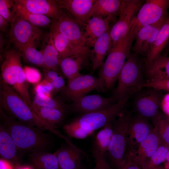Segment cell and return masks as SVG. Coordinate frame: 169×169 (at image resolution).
<instances>
[{"mask_svg": "<svg viewBox=\"0 0 169 169\" xmlns=\"http://www.w3.org/2000/svg\"><path fill=\"white\" fill-rule=\"evenodd\" d=\"M3 125L10 134L18 150L32 153L46 151L51 144L48 135L43 130L29 126L7 115L0 108Z\"/></svg>", "mask_w": 169, "mask_h": 169, "instance_id": "6da1fadb", "label": "cell"}, {"mask_svg": "<svg viewBox=\"0 0 169 169\" xmlns=\"http://www.w3.org/2000/svg\"><path fill=\"white\" fill-rule=\"evenodd\" d=\"M0 107L11 117L33 127L48 130L57 136L60 131L42 120L11 86L0 82Z\"/></svg>", "mask_w": 169, "mask_h": 169, "instance_id": "7a4b0ae2", "label": "cell"}, {"mask_svg": "<svg viewBox=\"0 0 169 169\" xmlns=\"http://www.w3.org/2000/svg\"><path fill=\"white\" fill-rule=\"evenodd\" d=\"M133 23L128 33L119 40L109 50L107 58L100 67L98 77L103 91L112 89L117 80L119 74L130 56L135 39Z\"/></svg>", "mask_w": 169, "mask_h": 169, "instance_id": "3957f363", "label": "cell"}, {"mask_svg": "<svg viewBox=\"0 0 169 169\" xmlns=\"http://www.w3.org/2000/svg\"><path fill=\"white\" fill-rule=\"evenodd\" d=\"M138 55L134 53L130 54L119 74L112 95L116 102H126L146 82L142 73L143 64Z\"/></svg>", "mask_w": 169, "mask_h": 169, "instance_id": "277c9868", "label": "cell"}, {"mask_svg": "<svg viewBox=\"0 0 169 169\" xmlns=\"http://www.w3.org/2000/svg\"><path fill=\"white\" fill-rule=\"evenodd\" d=\"M132 113L124 110L113 123V133L107 152L111 164L116 169L121 166L127 152V133Z\"/></svg>", "mask_w": 169, "mask_h": 169, "instance_id": "5b68a950", "label": "cell"}, {"mask_svg": "<svg viewBox=\"0 0 169 169\" xmlns=\"http://www.w3.org/2000/svg\"><path fill=\"white\" fill-rule=\"evenodd\" d=\"M126 103L118 102L106 109L83 114L67 124L94 132L114 120L125 110Z\"/></svg>", "mask_w": 169, "mask_h": 169, "instance_id": "8992f818", "label": "cell"}, {"mask_svg": "<svg viewBox=\"0 0 169 169\" xmlns=\"http://www.w3.org/2000/svg\"><path fill=\"white\" fill-rule=\"evenodd\" d=\"M11 23L8 36L10 42L18 51L26 46L35 45L41 39L42 30L15 15Z\"/></svg>", "mask_w": 169, "mask_h": 169, "instance_id": "52a82bcc", "label": "cell"}, {"mask_svg": "<svg viewBox=\"0 0 169 169\" xmlns=\"http://www.w3.org/2000/svg\"><path fill=\"white\" fill-rule=\"evenodd\" d=\"M145 2L142 0H122L118 14L119 18L110 29L111 48L129 32Z\"/></svg>", "mask_w": 169, "mask_h": 169, "instance_id": "ba28073f", "label": "cell"}, {"mask_svg": "<svg viewBox=\"0 0 169 169\" xmlns=\"http://www.w3.org/2000/svg\"><path fill=\"white\" fill-rule=\"evenodd\" d=\"M160 90L151 87L143 88L133 97V110L136 115L155 122L160 117L159 110L162 100Z\"/></svg>", "mask_w": 169, "mask_h": 169, "instance_id": "9c48e42d", "label": "cell"}, {"mask_svg": "<svg viewBox=\"0 0 169 169\" xmlns=\"http://www.w3.org/2000/svg\"><path fill=\"white\" fill-rule=\"evenodd\" d=\"M169 0H146L140 9L134 23L135 36L142 27L154 23L168 15Z\"/></svg>", "mask_w": 169, "mask_h": 169, "instance_id": "30bf717a", "label": "cell"}, {"mask_svg": "<svg viewBox=\"0 0 169 169\" xmlns=\"http://www.w3.org/2000/svg\"><path fill=\"white\" fill-rule=\"evenodd\" d=\"M94 90L103 91L99 77L82 74L68 81L61 91L66 99L74 102Z\"/></svg>", "mask_w": 169, "mask_h": 169, "instance_id": "8fae6325", "label": "cell"}, {"mask_svg": "<svg viewBox=\"0 0 169 169\" xmlns=\"http://www.w3.org/2000/svg\"><path fill=\"white\" fill-rule=\"evenodd\" d=\"M50 27L65 36L75 46L83 48H87L85 45L80 27L66 10L62 9L58 17L53 20Z\"/></svg>", "mask_w": 169, "mask_h": 169, "instance_id": "7c38bea8", "label": "cell"}, {"mask_svg": "<svg viewBox=\"0 0 169 169\" xmlns=\"http://www.w3.org/2000/svg\"><path fill=\"white\" fill-rule=\"evenodd\" d=\"M168 17L167 15L157 22L140 29L136 34L135 43L132 48L134 53L147 56L160 29Z\"/></svg>", "mask_w": 169, "mask_h": 169, "instance_id": "4fadbf2b", "label": "cell"}, {"mask_svg": "<svg viewBox=\"0 0 169 169\" xmlns=\"http://www.w3.org/2000/svg\"><path fill=\"white\" fill-rule=\"evenodd\" d=\"M154 128L148 120L136 115L133 116L132 115L127 133V152L132 151L146 138Z\"/></svg>", "mask_w": 169, "mask_h": 169, "instance_id": "5bb4252c", "label": "cell"}, {"mask_svg": "<svg viewBox=\"0 0 169 169\" xmlns=\"http://www.w3.org/2000/svg\"><path fill=\"white\" fill-rule=\"evenodd\" d=\"M154 127L148 136L131 152H128L133 161L142 169L162 143Z\"/></svg>", "mask_w": 169, "mask_h": 169, "instance_id": "9a60e30c", "label": "cell"}, {"mask_svg": "<svg viewBox=\"0 0 169 169\" xmlns=\"http://www.w3.org/2000/svg\"><path fill=\"white\" fill-rule=\"evenodd\" d=\"M115 102L113 96L105 97L99 95H85L73 102L71 109L73 111L84 114L106 109Z\"/></svg>", "mask_w": 169, "mask_h": 169, "instance_id": "2e32d148", "label": "cell"}, {"mask_svg": "<svg viewBox=\"0 0 169 169\" xmlns=\"http://www.w3.org/2000/svg\"><path fill=\"white\" fill-rule=\"evenodd\" d=\"M96 0H57L60 7L68 11L81 28L91 17Z\"/></svg>", "mask_w": 169, "mask_h": 169, "instance_id": "e0dca14e", "label": "cell"}, {"mask_svg": "<svg viewBox=\"0 0 169 169\" xmlns=\"http://www.w3.org/2000/svg\"><path fill=\"white\" fill-rule=\"evenodd\" d=\"M16 3L28 11L46 16L52 19L56 18L62 9L57 0H15Z\"/></svg>", "mask_w": 169, "mask_h": 169, "instance_id": "ac0fdd59", "label": "cell"}, {"mask_svg": "<svg viewBox=\"0 0 169 169\" xmlns=\"http://www.w3.org/2000/svg\"><path fill=\"white\" fill-rule=\"evenodd\" d=\"M90 50L89 49L60 60L59 64L60 70L67 79L68 81L82 74L80 72V70L90 60Z\"/></svg>", "mask_w": 169, "mask_h": 169, "instance_id": "d6986e66", "label": "cell"}, {"mask_svg": "<svg viewBox=\"0 0 169 169\" xmlns=\"http://www.w3.org/2000/svg\"><path fill=\"white\" fill-rule=\"evenodd\" d=\"M111 21L109 19L93 17L86 22L81 28L85 46L92 48L97 39L110 27Z\"/></svg>", "mask_w": 169, "mask_h": 169, "instance_id": "ffe728a7", "label": "cell"}, {"mask_svg": "<svg viewBox=\"0 0 169 169\" xmlns=\"http://www.w3.org/2000/svg\"><path fill=\"white\" fill-rule=\"evenodd\" d=\"M111 27L95 43L90 50V59L92 64V72L100 68L104 62L105 58L111 49V41L110 35Z\"/></svg>", "mask_w": 169, "mask_h": 169, "instance_id": "44dd1931", "label": "cell"}, {"mask_svg": "<svg viewBox=\"0 0 169 169\" xmlns=\"http://www.w3.org/2000/svg\"><path fill=\"white\" fill-rule=\"evenodd\" d=\"M21 56L18 51L14 57L13 75L15 85L13 88L20 96L26 104L31 108L32 104L29 93L28 83L27 81L21 60Z\"/></svg>", "mask_w": 169, "mask_h": 169, "instance_id": "7402d4cb", "label": "cell"}, {"mask_svg": "<svg viewBox=\"0 0 169 169\" xmlns=\"http://www.w3.org/2000/svg\"><path fill=\"white\" fill-rule=\"evenodd\" d=\"M49 32L61 60L90 49L88 48H80L75 46L65 36L52 27H50Z\"/></svg>", "mask_w": 169, "mask_h": 169, "instance_id": "603a6c76", "label": "cell"}, {"mask_svg": "<svg viewBox=\"0 0 169 169\" xmlns=\"http://www.w3.org/2000/svg\"><path fill=\"white\" fill-rule=\"evenodd\" d=\"M54 154L57 157L61 169H76L82 165V150L75 149L69 145L60 147Z\"/></svg>", "mask_w": 169, "mask_h": 169, "instance_id": "cb8c5ba5", "label": "cell"}, {"mask_svg": "<svg viewBox=\"0 0 169 169\" xmlns=\"http://www.w3.org/2000/svg\"><path fill=\"white\" fill-rule=\"evenodd\" d=\"M169 41V17L166 19L160 29L156 39L146 57L145 61L146 66L151 64L161 55Z\"/></svg>", "mask_w": 169, "mask_h": 169, "instance_id": "d4e9b609", "label": "cell"}, {"mask_svg": "<svg viewBox=\"0 0 169 169\" xmlns=\"http://www.w3.org/2000/svg\"><path fill=\"white\" fill-rule=\"evenodd\" d=\"M122 0H96L91 17L109 19L112 21L118 14Z\"/></svg>", "mask_w": 169, "mask_h": 169, "instance_id": "484cf974", "label": "cell"}, {"mask_svg": "<svg viewBox=\"0 0 169 169\" xmlns=\"http://www.w3.org/2000/svg\"><path fill=\"white\" fill-rule=\"evenodd\" d=\"M18 149L10 134L5 126L0 125V155L3 159L15 163L18 161Z\"/></svg>", "mask_w": 169, "mask_h": 169, "instance_id": "4316f807", "label": "cell"}, {"mask_svg": "<svg viewBox=\"0 0 169 169\" xmlns=\"http://www.w3.org/2000/svg\"><path fill=\"white\" fill-rule=\"evenodd\" d=\"M146 67V73L147 81L169 79V57L161 55Z\"/></svg>", "mask_w": 169, "mask_h": 169, "instance_id": "83f0119b", "label": "cell"}, {"mask_svg": "<svg viewBox=\"0 0 169 169\" xmlns=\"http://www.w3.org/2000/svg\"><path fill=\"white\" fill-rule=\"evenodd\" d=\"M44 39L41 51L44 59V68L58 72L60 69L59 64L61 60L49 32L46 35Z\"/></svg>", "mask_w": 169, "mask_h": 169, "instance_id": "f1b7e54d", "label": "cell"}, {"mask_svg": "<svg viewBox=\"0 0 169 169\" xmlns=\"http://www.w3.org/2000/svg\"><path fill=\"white\" fill-rule=\"evenodd\" d=\"M31 108L42 120L55 128L63 121L66 112L56 108L38 106L32 102Z\"/></svg>", "mask_w": 169, "mask_h": 169, "instance_id": "f546056e", "label": "cell"}, {"mask_svg": "<svg viewBox=\"0 0 169 169\" xmlns=\"http://www.w3.org/2000/svg\"><path fill=\"white\" fill-rule=\"evenodd\" d=\"M29 157L36 169H61L56 156L46 151L30 153Z\"/></svg>", "mask_w": 169, "mask_h": 169, "instance_id": "4dcf8cb0", "label": "cell"}, {"mask_svg": "<svg viewBox=\"0 0 169 169\" xmlns=\"http://www.w3.org/2000/svg\"><path fill=\"white\" fill-rule=\"evenodd\" d=\"M14 3L15 13L18 17L39 28L51 27L53 21L51 18L31 13L15 3L14 1Z\"/></svg>", "mask_w": 169, "mask_h": 169, "instance_id": "1f68e13d", "label": "cell"}, {"mask_svg": "<svg viewBox=\"0 0 169 169\" xmlns=\"http://www.w3.org/2000/svg\"><path fill=\"white\" fill-rule=\"evenodd\" d=\"M113 121L103 127L95 139L93 148L105 155L108 150L113 134Z\"/></svg>", "mask_w": 169, "mask_h": 169, "instance_id": "d6a6232c", "label": "cell"}, {"mask_svg": "<svg viewBox=\"0 0 169 169\" xmlns=\"http://www.w3.org/2000/svg\"><path fill=\"white\" fill-rule=\"evenodd\" d=\"M18 51L21 57L27 63L36 67L45 68L43 53L41 50H37L35 45L27 46Z\"/></svg>", "mask_w": 169, "mask_h": 169, "instance_id": "836d02e7", "label": "cell"}, {"mask_svg": "<svg viewBox=\"0 0 169 169\" xmlns=\"http://www.w3.org/2000/svg\"><path fill=\"white\" fill-rule=\"evenodd\" d=\"M169 147L162 143L145 164L142 169H153L158 166L166 160Z\"/></svg>", "mask_w": 169, "mask_h": 169, "instance_id": "e575fe53", "label": "cell"}, {"mask_svg": "<svg viewBox=\"0 0 169 169\" xmlns=\"http://www.w3.org/2000/svg\"><path fill=\"white\" fill-rule=\"evenodd\" d=\"M32 103L41 107L56 108L66 111L68 108L61 100L53 96H41L35 95Z\"/></svg>", "mask_w": 169, "mask_h": 169, "instance_id": "d590c367", "label": "cell"}, {"mask_svg": "<svg viewBox=\"0 0 169 169\" xmlns=\"http://www.w3.org/2000/svg\"><path fill=\"white\" fill-rule=\"evenodd\" d=\"M155 123V127L160 140L169 147V122L160 117Z\"/></svg>", "mask_w": 169, "mask_h": 169, "instance_id": "8d00e7d4", "label": "cell"}, {"mask_svg": "<svg viewBox=\"0 0 169 169\" xmlns=\"http://www.w3.org/2000/svg\"><path fill=\"white\" fill-rule=\"evenodd\" d=\"M15 15L14 1L0 0V15L11 23Z\"/></svg>", "mask_w": 169, "mask_h": 169, "instance_id": "74e56055", "label": "cell"}, {"mask_svg": "<svg viewBox=\"0 0 169 169\" xmlns=\"http://www.w3.org/2000/svg\"><path fill=\"white\" fill-rule=\"evenodd\" d=\"M34 90L36 95L41 96L52 97L54 94L51 83L45 79L35 85Z\"/></svg>", "mask_w": 169, "mask_h": 169, "instance_id": "f35d334b", "label": "cell"}, {"mask_svg": "<svg viewBox=\"0 0 169 169\" xmlns=\"http://www.w3.org/2000/svg\"><path fill=\"white\" fill-rule=\"evenodd\" d=\"M63 129L69 137L77 139L85 138L94 133L79 127L70 126L67 124L64 126Z\"/></svg>", "mask_w": 169, "mask_h": 169, "instance_id": "ab89813d", "label": "cell"}, {"mask_svg": "<svg viewBox=\"0 0 169 169\" xmlns=\"http://www.w3.org/2000/svg\"><path fill=\"white\" fill-rule=\"evenodd\" d=\"M92 154L95 163L94 169H111L106 155L94 148L92 149Z\"/></svg>", "mask_w": 169, "mask_h": 169, "instance_id": "60d3db41", "label": "cell"}, {"mask_svg": "<svg viewBox=\"0 0 169 169\" xmlns=\"http://www.w3.org/2000/svg\"><path fill=\"white\" fill-rule=\"evenodd\" d=\"M23 68L26 78L28 83L36 85L41 81L42 75L37 69L28 66Z\"/></svg>", "mask_w": 169, "mask_h": 169, "instance_id": "b9f144b4", "label": "cell"}, {"mask_svg": "<svg viewBox=\"0 0 169 169\" xmlns=\"http://www.w3.org/2000/svg\"><path fill=\"white\" fill-rule=\"evenodd\" d=\"M141 87H151L160 90L169 91V79L147 81L141 86Z\"/></svg>", "mask_w": 169, "mask_h": 169, "instance_id": "7bdbcfd3", "label": "cell"}, {"mask_svg": "<svg viewBox=\"0 0 169 169\" xmlns=\"http://www.w3.org/2000/svg\"><path fill=\"white\" fill-rule=\"evenodd\" d=\"M48 81L51 83L53 86L54 94L61 91L65 86V82L63 78L57 72L53 73Z\"/></svg>", "mask_w": 169, "mask_h": 169, "instance_id": "ee69618b", "label": "cell"}, {"mask_svg": "<svg viewBox=\"0 0 169 169\" xmlns=\"http://www.w3.org/2000/svg\"><path fill=\"white\" fill-rule=\"evenodd\" d=\"M118 169H142L131 159L130 154L127 152L125 159Z\"/></svg>", "mask_w": 169, "mask_h": 169, "instance_id": "f6af8a7d", "label": "cell"}, {"mask_svg": "<svg viewBox=\"0 0 169 169\" xmlns=\"http://www.w3.org/2000/svg\"><path fill=\"white\" fill-rule=\"evenodd\" d=\"M162 106L163 111L169 115V95H166L163 98Z\"/></svg>", "mask_w": 169, "mask_h": 169, "instance_id": "bcb514c9", "label": "cell"}, {"mask_svg": "<svg viewBox=\"0 0 169 169\" xmlns=\"http://www.w3.org/2000/svg\"><path fill=\"white\" fill-rule=\"evenodd\" d=\"M9 22L0 15V30L1 32H5L7 29Z\"/></svg>", "mask_w": 169, "mask_h": 169, "instance_id": "7dc6e473", "label": "cell"}, {"mask_svg": "<svg viewBox=\"0 0 169 169\" xmlns=\"http://www.w3.org/2000/svg\"><path fill=\"white\" fill-rule=\"evenodd\" d=\"M0 169H13V167L11 163L8 161L4 159H1Z\"/></svg>", "mask_w": 169, "mask_h": 169, "instance_id": "c3c4849f", "label": "cell"}, {"mask_svg": "<svg viewBox=\"0 0 169 169\" xmlns=\"http://www.w3.org/2000/svg\"><path fill=\"white\" fill-rule=\"evenodd\" d=\"M0 53H2L3 52V47L5 45V40L2 34L0 33Z\"/></svg>", "mask_w": 169, "mask_h": 169, "instance_id": "681fc988", "label": "cell"}, {"mask_svg": "<svg viewBox=\"0 0 169 169\" xmlns=\"http://www.w3.org/2000/svg\"><path fill=\"white\" fill-rule=\"evenodd\" d=\"M166 160L167 161V165H169V150L168 151L166 156Z\"/></svg>", "mask_w": 169, "mask_h": 169, "instance_id": "f907efd6", "label": "cell"}, {"mask_svg": "<svg viewBox=\"0 0 169 169\" xmlns=\"http://www.w3.org/2000/svg\"><path fill=\"white\" fill-rule=\"evenodd\" d=\"M17 169H32L31 167L28 166L21 167L18 168Z\"/></svg>", "mask_w": 169, "mask_h": 169, "instance_id": "816d5d0a", "label": "cell"}, {"mask_svg": "<svg viewBox=\"0 0 169 169\" xmlns=\"http://www.w3.org/2000/svg\"><path fill=\"white\" fill-rule=\"evenodd\" d=\"M76 169H87L82 164L81 166H79Z\"/></svg>", "mask_w": 169, "mask_h": 169, "instance_id": "f5cc1de1", "label": "cell"}, {"mask_svg": "<svg viewBox=\"0 0 169 169\" xmlns=\"http://www.w3.org/2000/svg\"><path fill=\"white\" fill-rule=\"evenodd\" d=\"M167 45L168 47H167V48H166V50H167L166 52H167L168 50H169V41Z\"/></svg>", "mask_w": 169, "mask_h": 169, "instance_id": "db71d44e", "label": "cell"}, {"mask_svg": "<svg viewBox=\"0 0 169 169\" xmlns=\"http://www.w3.org/2000/svg\"></svg>", "mask_w": 169, "mask_h": 169, "instance_id": "11a10c76", "label": "cell"}]
</instances>
